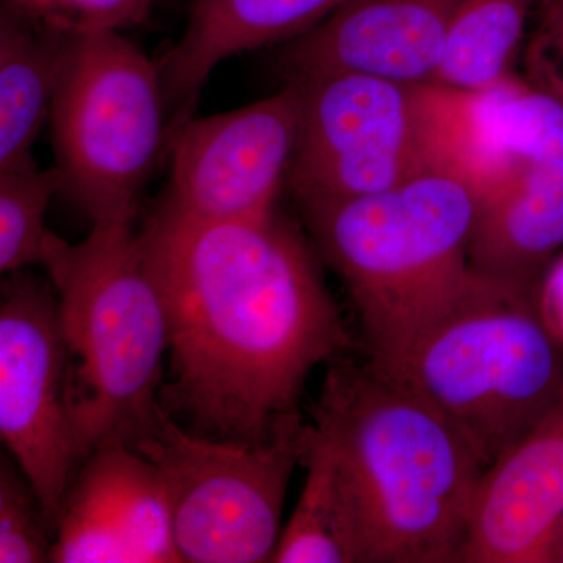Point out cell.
I'll return each instance as SVG.
<instances>
[{
	"label": "cell",
	"instance_id": "cell-7",
	"mask_svg": "<svg viewBox=\"0 0 563 563\" xmlns=\"http://www.w3.org/2000/svg\"><path fill=\"white\" fill-rule=\"evenodd\" d=\"M309 444L298 421L263 443L214 440L185 429L165 407L131 444L161 470L181 562H272L296 463Z\"/></svg>",
	"mask_w": 563,
	"mask_h": 563
},
{
	"label": "cell",
	"instance_id": "cell-8",
	"mask_svg": "<svg viewBox=\"0 0 563 563\" xmlns=\"http://www.w3.org/2000/svg\"><path fill=\"white\" fill-rule=\"evenodd\" d=\"M291 81L301 92L296 198H361L442 174L443 85L355 73Z\"/></svg>",
	"mask_w": 563,
	"mask_h": 563
},
{
	"label": "cell",
	"instance_id": "cell-10",
	"mask_svg": "<svg viewBox=\"0 0 563 563\" xmlns=\"http://www.w3.org/2000/svg\"><path fill=\"white\" fill-rule=\"evenodd\" d=\"M301 136V92L290 81L262 101L185 122L172 141L161 203L191 220H258L276 211Z\"/></svg>",
	"mask_w": 563,
	"mask_h": 563
},
{
	"label": "cell",
	"instance_id": "cell-2",
	"mask_svg": "<svg viewBox=\"0 0 563 563\" xmlns=\"http://www.w3.org/2000/svg\"><path fill=\"white\" fill-rule=\"evenodd\" d=\"M313 428L331 446L358 563L461 562L483 463L372 361L328 363Z\"/></svg>",
	"mask_w": 563,
	"mask_h": 563
},
{
	"label": "cell",
	"instance_id": "cell-6",
	"mask_svg": "<svg viewBox=\"0 0 563 563\" xmlns=\"http://www.w3.org/2000/svg\"><path fill=\"white\" fill-rule=\"evenodd\" d=\"M51 121L62 191L92 224H133L169 141L157 63L120 32L70 35Z\"/></svg>",
	"mask_w": 563,
	"mask_h": 563
},
{
	"label": "cell",
	"instance_id": "cell-5",
	"mask_svg": "<svg viewBox=\"0 0 563 563\" xmlns=\"http://www.w3.org/2000/svg\"><path fill=\"white\" fill-rule=\"evenodd\" d=\"M396 379L461 433L485 472L561 398L563 344L539 288L474 273Z\"/></svg>",
	"mask_w": 563,
	"mask_h": 563
},
{
	"label": "cell",
	"instance_id": "cell-9",
	"mask_svg": "<svg viewBox=\"0 0 563 563\" xmlns=\"http://www.w3.org/2000/svg\"><path fill=\"white\" fill-rule=\"evenodd\" d=\"M0 437L38 492L52 533L77 468L68 351L54 287L7 274L0 301Z\"/></svg>",
	"mask_w": 563,
	"mask_h": 563
},
{
	"label": "cell",
	"instance_id": "cell-18",
	"mask_svg": "<svg viewBox=\"0 0 563 563\" xmlns=\"http://www.w3.org/2000/svg\"><path fill=\"white\" fill-rule=\"evenodd\" d=\"M533 0H461L437 84L483 91L507 77Z\"/></svg>",
	"mask_w": 563,
	"mask_h": 563
},
{
	"label": "cell",
	"instance_id": "cell-24",
	"mask_svg": "<svg viewBox=\"0 0 563 563\" xmlns=\"http://www.w3.org/2000/svg\"><path fill=\"white\" fill-rule=\"evenodd\" d=\"M540 13L548 40L563 52V0H540Z\"/></svg>",
	"mask_w": 563,
	"mask_h": 563
},
{
	"label": "cell",
	"instance_id": "cell-22",
	"mask_svg": "<svg viewBox=\"0 0 563 563\" xmlns=\"http://www.w3.org/2000/svg\"><path fill=\"white\" fill-rule=\"evenodd\" d=\"M157 0H2V9L68 35L120 32L141 24Z\"/></svg>",
	"mask_w": 563,
	"mask_h": 563
},
{
	"label": "cell",
	"instance_id": "cell-16",
	"mask_svg": "<svg viewBox=\"0 0 563 563\" xmlns=\"http://www.w3.org/2000/svg\"><path fill=\"white\" fill-rule=\"evenodd\" d=\"M69 36L0 10V173L36 166L33 144L51 117Z\"/></svg>",
	"mask_w": 563,
	"mask_h": 563
},
{
	"label": "cell",
	"instance_id": "cell-19",
	"mask_svg": "<svg viewBox=\"0 0 563 563\" xmlns=\"http://www.w3.org/2000/svg\"><path fill=\"white\" fill-rule=\"evenodd\" d=\"M481 92L496 140L526 165L563 166V101L550 91L503 79Z\"/></svg>",
	"mask_w": 563,
	"mask_h": 563
},
{
	"label": "cell",
	"instance_id": "cell-20",
	"mask_svg": "<svg viewBox=\"0 0 563 563\" xmlns=\"http://www.w3.org/2000/svg\"><path fill=\"white\" fill-rule=\"evenodd\" d=\"M63 190L58 166L0 173V273L44 265L57 233L46 228L51 199Z\"/></svg>",
	"mask_w": 563,
	"mask_h": 563
},
{
	"label": "cell",
	"instance_id": "cell-25",
	"mask_svg": "<svg viewBox=\"0 0 563 563\" xmlns=\"http://www.w3.org/2000/svg\"><path fill=\"white\" fill-rule=\"evenodd\" d=\"M550 563H563V536L559 540L558 547L554 548V553L551 555Z\"/></svg>",
	"mask_w": 563,
	"mask_h": 563
},
{
	"label": "cell",
	"instance_id": "cell-23",
	"mask_svg": "<svg viewBox=\"0 0 563 563\" xmlns=\"http://www.w3.org/2000/svg\"><path fill=\"white\" fill-rule=\"evenodd\" d=\"M540 309L544 321L563 344V265L555 272L548 290L540 296Z\"/></svg>",
	"mask_w": 563,
	"mask_h": 563
},
{
	"label": "cell",
	"instance_id": "cell-1",
	"mask_svg": "<svg viewBox=\"0 0 563 563\" xmlns=\"http://www.w3.org/2000/svg\"><path fill=\"white\" fill-rule=\"evenodd\" d=\"M139 239L168 320L166 412L240 443L301 421L307 377L352 346L301 232L276 211L209 222L158 206Z\"/></svg>",
	"mask_w": 563,
	"mask_h": 563
},
{
	"label": "cell",
	"instance_id": "cell-3",
	"mask_svg": "<svg viewBox=\"0 0 563 563\" xmlns=\"http://www.w3.org/2000/svg\"><path fill=\"white\" fill-rule=\"evenodd\" d=\"M298 201L350 292L369 361L396 379L472 284L476 196L454 177L428 174L377 195Z\"/></svg>",
	"mask_w": 563,
	"mask_h": 563
},
{
	"label": "cell",
	"instance_id": "cell-12",
	"mask_svg": "<svg viewBox=\"0 0 563 563\" xmlns=\"http://www.w3.org/2000/svg\"><path fill=\"white\" fill-rule=\"evenodd\" d=\"M563 536V391L477 484L461 562L550 563Z\"/></svg>",
	"mask_w": 563,
	"mask_h": 563
},
{
	"label": "cell",
	"instance_id": "cell-21",
	"mask_svg": "<svg viewBox=\"0 0 563 563\" xmlns=\"http://www.w3.org/2000/svg\"><path fill=\"white\" fill-rule=\"evenodd\" d=\"M52 533L38 492L11 455L0 459V563L51 562Z\"/></svg>",
	"mask_w": 563,
	"mask_h": 563
},
{
	"label": "cell",
	"instance_id": "cell-17",
	"mask_svg": "<svg viewBox=\"0 0 563 563\" xmlns=\"http://www.w3.org/2000/svg\"><path fill=\"white\" fill-rule=\"evenodd\" d=\"M302 463L307 468L306 483L295 512L282 529L272 562H358L331 446L312 422Z\"/></svg>",
	"mask_w": 563,
	"mask_h": 563
},
{
	"label": "cell",
	"instance_id": "cell-14",
	"mask_svg": "<svg viewBox=\"0 0 563 563\" xmlns=\"http://www.w3.org/2000/svg\"><path fill=\"white\" fill-rule=\"evenodd\" d=\"M344 0H195L187 27L157 63L168 136L195 117L196 103L211 73L222 62L306 35Z\"/></svg>",
	"mask_w": 563,
	"mask_h": 563
},
{
	"label": "cell",
	"instance_id": "cell-13",
	"mask_svg": "<svg viewBox=\"0 0 563 563\" xmlns=\"http://www.w3.org/2000/svg\"><path fill=\"white\" fill-rule=\"evenodd\" d=\"M461 0H344L328 20L290 41L282 66L292 79L355 73L424 84L442 65Z\"/></svg>",
	"mask_w": 563,
	"mask_h": 563
},
{
	"label": "cell",
	"instance_id": "cell-4",
	"mask_svg": "<svg viewBox=\"0 0 563 563\" xmlns=\"http://www.w3.org/2000/svg\"><path fill=\"white\" fill-rule=\"evenodd\" d=\"M68 351V406L79 465L107 443L129 446L161 402L168 320L133 224H92L84 242L58 236L44 262Z\"/></svg>",
	"mask_w": 563,
	"mask_h": 563
},
{
	"label": "cell",
	"instance_id": "cell-11",
	"mask_svg": "<svg viewBox=\"0 0 563 563\" xmlns=\"http://www.w3.org/2000/svg\"><path fill=\"white\" fill-rule=\"evenodd\" d=\"M51 562H181L157 465L124 442L87 455L63 501Z\"/></svg>",
	"mask_w": 563,
	"mask_h": 563
},
{
	"label": "cell",
	"instance_id": "cell-15",
	"mask_svg": "<svg viewBox=\"0 0 563 563\" xmlns=\"http://www.w3.org/2000/svg\"><path fill=\"white\" fill-rule=\"evenodd\" d=\"M563 246V166L525 165L477 203L470 240L474 273L539 288L540 273Z\"/></svg>",
	"mask_w": 563,
	"mask_h": 563
}]
</instances>
